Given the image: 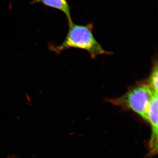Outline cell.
<instances>
[{"mask_svg": "<svg viewBox=\"0 0 158 158\" xmlns=\"http://www.w3.org/2000/svg\"><path fill=\"white\" fill-rule=\"evenodd\" d=\"M156 94L149 85L142 84L131 88L122 96L108 101L123 110H131L147 121L148 110Z\"/></svg>", "mask_w": 158, "mask_h": 158, "instance_id": "2", "label": "cell"}, {"mask_svg": "<svg viewBox=\"0 0 158 158\" xmlns=\"http://www.w3.org/2000/svg\"><path fill=\"white\" fill-rule=\"evenodd\" d=\"M158 65L156 62L151 74L148 85L157 93H158Z\"/></svg>", "mask_w": 158, "mask_h": 158, "instance_id": "5", "label": "cell"}, {"mask_svg": "<svg viewBox=\"0 0 158 158\" xmlns=\"http://www.w3.org/2000/svg\"><path fill=\"white\" fill-rule=\"evenodd\" d=\"M69 26L68 33L65 40L60 45H52L50 49L57 54L71 48L85 50L92 59L103 54H110L105 50L95 39L93 34V25H79L74 23Z\"/></svg>", "mask_w": 158, "mask_h": 158, "instance_id": "1", "label": "cell"}, {"mask_svg": "<svg viewBox=\"0 0 158 158\" xmlns=\"http://www.w3.org/2000/svg\"><path fill=\"white\" fill-rule=\"evenodd\" d=\"M40 4L62 11L66 15L69 26L73 23L71 16L70 6L67 0H33L31 4Z\"/></svg>", "mask_w": 158, "mask_h": 158, "instance_id": "4", "label": "cell"}, {"mask_svg": "<svg viewBox=\"0 0 158 158\" xmlns=\"http://www.w3.org/2000/svg\"><path fill=\"white\" fill-rule=\"evenodd\" d=\"M147 122L151 127V136L149 141L150 155L156 154L158 152V94L153 96L148 108Z\"/></svg>", "mask_w": 158, "mask_h": 158, "instance_id": "3", "label": "cell"}]
</instances>
